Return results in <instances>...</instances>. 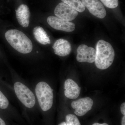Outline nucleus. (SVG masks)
<instances>
[{"label":"nucleus","instance_id":"nucleus-9","mask_svg":"<svg viewBox=\"0 0 125 125\" xmlns=\"http://www.w3.org/2000/svg\"><path fill=\"white\" fill-rule=\"evenodd\" d=\"M47 22L51 27L57 30L71 32L75 29V25L73 23L62 19L56 16H49L47 19Z\"/></svg>","mask_w":125,"mask_h":125},{"label":"nucleus","instance_id":"nucleus-15","mask_svg":"<svg viewBox=\"0 0 125 125\" xmlns=\"http://www.w3.org/2000/svg\"><path fill=\"white\" fill-rule=\"evenodd\" d=\"M65 120L66 125H81L78 117L73 114L67 115Z\"/></svg>","mask_w":125,"mask_h":125},{"label":"nucleus","instance_id":"nucleus-4","mask_svg":"<svg viewBox=\"0 0 125 125\" xmlns=\"http://www.w3.org/2000/svg\"><path fill=\"white\" fill-rule=\"evenodd\" d=\"M14 89L18 98L24 106L29 108L34 106L36 103L35 96L28 87L18 82L14 84Z\"/></svg>","mask_w":125,"mask_h":125},{"label":"nucleus","instance_id":"nucleus-21","mask_svg":"<svg viewBox=\"0 0 125 125\" xmlns=\"http://www.w3.org/2000/svg\"><path fill=\"white\" fill-rule=\"evenodd\" d=\"M92 125H109L107 123H103V124H100V123H94Z\"/></svg>","mask_w":125,"mask_h":125},{"label":"nucleus","instance_id":"nucleus-20","mask_svg":"<svg viewBox=\"0 0 125 125\" xmlns=\"http://www.w3.org/2000/svg\"><path fill=\"white\" fill-rule=\"evenodd\" d=\"M0 125H6L5 122L0 117Z\"/></svg>","mask_w":125,"mask_h":125},{"label":"nucleus","instance_id":"nucleus-13","mask_svg":"<svg viewBox=\"0 0 125 125\" xmlns=\"http://www.w3.org/2000/svg\"><path fill=\"white\" fill-rule=\"evenodd\" d=\"M33 33L35 39L39 43L43 45L51 43V40L47 34L42 27H35L34 28Z\"/></svg>","mask_w":125,"mask_h":125},{"label":"nucleus","instance_id":"nucleus-3","mask_svg":"<svg viewBox=\"0 0 125 125\" xmlns=\"http://www.w3.org/2000/svg\"><path fill=\"white\" fill-rule=\"evenodd\" d=\"M35 92L41 109L46 111L51 109L53 104V90L45 82H40L36 85Z\"/></svg>","mask_w":125,"mask_h":125},{"label":"nucleus","instance_id":"nucleus-1","mask_svg":"<svg viewBox=\"0 0 125 125\" xmlns=\"http://www.w3.org/2000/svg\"><path fill=\"white\" fill-rule=\"evenodd\" d=\"M115 52L109 42L99 40L96 46L95 65L100 70H105L112 64L115 57Z\"/></svg>","mask_w":125,"mask_h":125},{"label":"nucleus","instance_id":"nucleus-2","mask_svg":"<svg viewBox=\"0 0 125 125\" xmlns=\"http://www.w3.org/2000/svg\"><path fill=\"white\" fill-rule=\"evenodd\" d=\"M5 37L10 46L20 53L28 54L32 50V43L31 40L19 30L16 29L8 30L5 33Z\"/></svg>","mask_w":125,"mask_h":125},{"label":"nucleus","instance_id":"nucleus-18","mask_svg":"<svg viewBox=\"0 0 125 125\" xmlns=\"http://www.w3.org/2000/svg\"><path fill=\"white\" fill-rule=\"evenodd\" d=\"M121 111L124 115H125V103H123L121 106Z\"/></svg>","mask_w":125,"mask_h":125},{"label":"nucleus","instance_id":"nucleus-17","mask_svg":"<svg viewBox=\"0 0 125 125\" xmlns=\"http://www.w3.org/2000/svg\"><path fill=\"white\" fill-rule=\"evenodd\" d=\"M9 105V102L7 98L0 90V108L5 109Z\"/></svg>","mask_w":125,"mask_h":125},{"label":"nucleus","instance_id":"nucleus-10","mask_svg":"<svg viewBox=\"0 0 125 125\" xmlns=\"http://www.w3.org/2000/svg\"><path fill=\"white\" fill-rule=\"evenodd\" d=\"M54 53L60 56L65 57L69 55L71 51V46L69 42L63 39L57 40L52 46Z\"/></svg>","mask_w":125,"mask_h":125},{"label":"nucleus","instance_id":"nucleus-11","mask_svg":"<svg viewBox=\"0 0 125 125\" xmlns=\"http://www.w3.org/2000/svg\"><path fill=\"white\" fill-rule=\"evenodd\" d=\"M16 18L19 24L24 28L28 27L30 23V13L27 5H20L16 11Z\"/></svg>","mask_w":125,"mask_h":125},{"label":"nucleus","instance_id":"nucleus-22","mask_svg":"<svg viewBox=\"0 0 125 125\" xmlns=\"http://www.w3.org/2000/svg\"><path fill=\"white\" fill-rule=\"evenodd\" d=\"M58 125H66V124L65 122H62V123H61L60 124H59Z\"/></svg>","mask_w":125,"mask_h":125},{"label":"nucleus","instance_id":"nucleus-14","mask_svg":"<svg viewBox=\"0 0 125 125\" xmlns=\"http://www.w3.org/2000/svg\"><path fill=\"white\" fill-rule=\"evenodd\" d=\"M61 1L63 3L66 4L81 13L85 10V6L80 0H61Z\"/></svg>","mask_w":125,"mask_h":125},{"label":"nucleus","instance_id":"nucleus-19","mask_svg":"<svg viewBox=\"0 0 125 125\" xmlns=\"http://www.w3.org/2000/svg\"><path fill=\"white\" fill-rule=\"evenodd\" d=\"M121 125H125V115L122 117L121 121Z\"/></svg>","mask_w":125,"mask_h":125},{"label":"nucleus","instance_id":"nucleus-8","mask_svg":"<svg viewBox=\"0 0 125 125\" xmlns=\"http://www.w3.org/2000/svg\"><path fill=\"white\" fill-rule=\"evenodd\" d=\"M81 1L85 7L94 16L99 19H103L106 16V10L99 0H82Z\"/></svg>","mask_w":125,"mask_h":125},{"label":"nucleus","instance_id":"nucleus-7","mask_svg":"<svg viewBox=\"0 0 125 125\" xmlns=\"http://www.w3.org/2000/svg\"><path fill=\"white\" fill-rule=\"evenodd\" d=\"M94 104L93 99L89 97L83 98L74 101L71 103V106L75 109L74 113L78 116H81L92 109Z\"/></svg>","mask_w":125,"mask_h":125},{"label":"nucleus","instance_id":"nucleus-5","mask_svg":"<svg viewBox=\"0 0 125 125\" xmlns=\"http://www.w3.org/2000/svg\"><path fill=\"white\" fill-rule=\"evenodd\" d=\"M54 14L57 18L67 21H71L76 18L78 11L63 2L59 3L54 10Z\"/></svg>","mask_w":125,"mask_h":125},{"label":"nucleus","instance_id":"nucleus-12","mask_svg":"<svg viewBox=\"0 0 125 125\" xmlns=\"http://www.w3.org/2000/svg\"><path fill=\"white\" fill-rule=\"evenodd\" d=\"M65 96L67 98L74 99L77 98L80 94L81 89L74 81L67 79L64 83Z\"/></svg>","mask_w":125,"mask_h":125},{"label":"nucleus","instance_id":"nucleus-16","mask_svg":"<svg viewBox=\"0 0 125 125\" xmlns=\"http://www.w3.org/2000/svg\"><path fill=\"white\" fill-rule=\"evenodd\" d=\"M105 6L110 9L116 8L118 5V0H101Z\"/></svg>","mask_w":125,"mask_h":125},{"label":"nucleus","instance_id":"nucleus-6","mask_svg":"<svg viewBox=\"0 0 125 125\" xmlns=\"http://www.w3.org/2000/svg\"><path fill=\"white\" fill-rule=\"evenodd\" d=\"M76 60L79 62L93 63L95 61L96 50L92 47L82 44L77 49Z\"/></svg>","mask_w":125,"mask_h":125}]
</instances>
